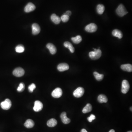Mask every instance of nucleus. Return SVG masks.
<instances>
[{"mask_svg": "<svg viewBox=\"0 0 132 132\" xmlns=\"http://www.w3.org/2000/svg\"><path fill=\"white\" fill-rule=\"evenodd\" d=\"M94 51H91L89 53V57L93 60H98L100 58L102 55V51L100 49H96L93 48Z\"/></svg>", "mask_w": 132, "mask_h": 132, "instance_id": "1", "label": "nucleus"}, {"mask_svg": "<svg viewBox=\"0 0 132 132\" xmlns=\"http://www.w3.org/2000/svg\"><path fill=\"white\" fill-rule=\"evenodd\" d=\"M116 12L118 15L120 17H123L127 14L128 12L127 11L126 9L122 4H120L116 10Z\"/></svg>", "mask_w": 132, "mask_h": 132, "instance_id": "2", "label": "nucleus"}, {"mask_svg": "<svg viewBox=\"0 0 132 132\" xmlns=\"http://www.w3.org/2000/svg\"><path fill=\"white\" fill-rule=\"evenodd\" d=\"M0 106L2 109L7 110L10 109L11 106V102L9 99H6L5 101L2 102Z\"/></svg>", "mask_w": 132, "mask_h": 132, "instance_id": "3", "label": "nucleus"}, {"mask_svg": "<svg viewBox=\"0 0 132 132\" xmlns=\"http://www.w3.org/2000/svg\"><path fill=\"white\" fill-rule=\"evenodd\" d=\"M130 87V84L128 81L126 80H123L122 83V92L123 94H126L129 91Z\"/></svg>", "mask_w": 132, "mask_h": 132, "instance_id": "4", "label": "nucleus"}, {"mask_svg": "<svg viewBox=\"0 0 132 132\" xmlns=\"http://www.w3.org/2000/svg\"><path fill=\"white\" fill-rule=\"evenodd\" d=\"M85 30L88 32H94L97 30V26L94 23H91L86 26Z\"/></svg>", "mask_w": 132, "mask_h": 132, "instance_id": "5", "label": "nucleus"}, {"mask_svg": "<svg viewBox=\"0 0 132 132\" xmlns=\"http://www.w3.org/2000/svg\"><path fill=\"white\" fill-rule=\"evenodd\" d=\"M14 76L17 77L22 76L25 73L24 69L21 67L16 68L14 70L13 72Z\"/></svg>", "mask_w": 132, "mask_h": 132, "instance_id": "6", "label": "nucleus"}, {"mask_svg": "<svg viewBox=\"0 0 132 132\" xmlns=\"http://www.w3.org/2000/svg\"><path fill=\"white\" fill-rule=\"evenodd\" d=\"M84 93V89L81 87H79L74 91L73 96L76 98H80L83 95Z\"/></svg>", "mask_w": 132, "mask_h": 132, "instance_id": "7", "label": "nucleus"}, {"mask_svg": "<svg viewBox=\"0 0 132 132\" xmlns=\"http://www.w3.org/2000/svg\"><path fill=\"white\" fill-rule=\"evenodd\" d=\"M62 90L60 88H56L51 93L52 96L55 98H60L62 96Z\"/></svg>", "mask_w": 132, "mask_h": 132, "instance_id": "8", "label": "nucleus"}, {"mask_svg": "<svg viewBox=\"0 0 132 132\" xmlns=\"http://www.w3.org/2000/svg\"><path fill=\"white\" fill-rule=\"evenodd\" d=\"M43 108V103L39 101H36L35 102L34 106V110L35 112H38L42 110Z\"/></svg>", "mask_w": 132, "mask_h": 132, "instance_id": "9", "label": "nucleus"}, {"mask_svg": "<svg viewBox=\"0 0 132 132\" xmlns=\"http://www.w3.org/2000/svg\"><path fill=\"white\" fill-rule=\"evenodd\" d=\"M32 32L33 34L36 35L38 34L41 31V28L38 24L36 23H34L32 25Z\"/></svg>", "mask_w": 132, "mask_h": 132, "instance_id": "10", "label": "nucleus"}, {"mask_svg": "<svg viewBox=\"0 0 132 132\" xmlns=\"http://www.w3.org/2000/svg\"><path fill=\"white\" fill-rule=\"evenodd\" d=\"M36 9L35 5L32 3H28L24 8V11L26 13H29L34 10Z\"/></svg>", "mask_w": 132, "mask_h": 132, "instance_id": "11", "label": "nucleus"}, {"mask_svg": "<svg viewBox=\"0 0 132 132\" xmlns=\"http://www.w3.org/2000/svg\"><path fill=\"white\" fill-rule=\"evenodd\" d=\"M69 66L66 63H63L59 64L57 66L58 70L60 72L67 71L69 69Z\"/></svg>", "mask_w": 132, "mask_h": 132, "instance_id": "12", "label": "nucleus"}, {"mask_svg": "<svg viewBox=\"0 0 132 132\" xmlns=\"http://www.w3.org/2000/svg\"><path fill=\"white\" fill-rule=\"evenodd\" d=\"M61 118L63 123L64 124H68L71 122V120L67 117L66 113L65 112H62L61 115Z\"/></svg>", "mask_w": 132, "mask_h": 132, "instance_id": "13", "label": "nucleus"}, {"mask_svg": "<svg viewBox=\"0 0 132 132\" xmlns=\"http://www.w3.org/2000/svg\"><path fill=\"white\" fill-rule=\"evenodd\" d=\"M47 48L49 49L50 53L52 54H54L56 53V46L52 43H49L47 44L46 46Z\"/></svg>", "mask_w": 132, "mask_h": 132, "instance_id": "14", "label": "nucleus"}, {"mask_svg": "<svg viewBox=\"0 0 132 132\" xmlns=\"http://www.w3.org/2000/svg\"><path fill=\"white\" fill-rule=\"evenodd\" d=\"M51 21L55 24H58L60 22L61 20L59 16L56 15L55 14H53L51 16Z\"/></svg>", "mask_w": 132, "mask_h": 132, "instance_id": "15", "label": "nucleus"}, {"mask_svg": "<svg viewBox=\"0 0 132 132\" xmlns=\"http://www.w3.org/2000/svg\"><path fill=\"white\" fill-rule=\"evenodd\" d=\"M121 68L124 71L131 72L132 71V65L130 64H126L121 65Z\"/></svg>", "mask_w": 132, "mask_h": 132, "instance_id": "16", "label": "nucleus"}, {"mask_svg": "<svg viewBox=\"0 0 132 132\" xmlns=\"http://www.w3.org/2000/svg\"><path fill=\"white\" fill-rule=\"evenodd\" d=\"M112 35L114 36L117 37L119 39H122V32L119 30L115 29L112 31Z\"/></svg>", "mask_w": 132, "mask_h": 132, "instance_id": "17", "label": "nucleus"}, {"mask_svg": "<svg viewBox=\"0 0 132 132\" xmlns=\"http://www.w3.org/2000/svg\"><path fill=\"white\" fill-rule=\"evenodd\" d=\"M64 46L68 48L71 53H73L75 52V48L72 44L69 41H65L64 44Z\"/></svg>", "mask_w": 132, "mask_h": 132, "instance_id": "18", "label": "nucleus"}, {"mask_svg": "<svg viewBox=\"0 0 132 132\" xmlns=\"http://www.w3.org/2000/svg\"><path fill=\"white\" fill-rule=\"evenodd\" d=\"M34 121L31 119L27 120L24 124V126L28 128H32L34 127Z\"/></svg>", "mask_w": 132, "mask_h": 132, "instance_id": "19", "label": "nucleus"}, {"mask_svg": "<svg viewBox=\"0 0 132 132\" xmlns=\"http://www.w3.org/2000/svg\"><path fill=\"white\" fill-rule=\"evenodd\" d=\"M47 124L49 127H54L57 124V122L55 119H50L47 121Z\"/></svg>", "mask_w": 132, "mask_h": 132, "instance_id": "20", "label": "nucleus"}, {"mask_svg": "<svg viewBox=\"0 0 132 132\" xmlns=\"http://www.w3.org/2000/svg\"><path fill=\"white\" fill-rule=\"evenodd\" d=\"M98 100L100 103H103L107 102L108 101V99L107 97L105 95L101 94L98 96Z\"/></svg>", "mask_w": 132, "mask_h": 132, "instance_id": "21", "label": "nucleus"}, {"mask_svg": "<svg viewBox=\"0 0 132 132\" xmlns=\"http://www.w3.org/2000/svg\"><path fill=\"white\" fill-rule=\"evenodd\" d=\"M105 9V6L102 4H99L96 7V11L99 15H102Z\"/></svg>", "mask_w": 132, "mask_h": 132, "instance_id": "22", "label": "nucleus"}, {"mask_svg": "<svg viewBox=\"0 0 132 132\" xmlns=\"http://www.w3.org/2000/svg\"><path fill=\"white\" fill-rule=\"evenodd\" d=\"M92 110V107L90 103H88L86 105V106L84 107L83 109V112L84 113H89Z\"/></svg>", "mask_w": 132, "mask_h": 132, "instance_id": "23", "label": "nucleus"}, {"mask_svg": "<svg viewBox=\"0 0 132 132\" xmlns=\"http://www.w3.org/2000/svg\"><path fill=\"white\" fill-rule=\"evenodd\" d=\"M71 40L74 43L77 44L81 42L82 41V38L81 36L80 35H77L75 37H72Z\"/></svg>", "mask_w": 132, "mask_h": 132, "instance_id": "24", "label": "nucleus"}, {"mask_svg": "<svg viewBox=\"0 0 132 132\" xmlns=\"http://www.w3.org/2000/svg\"><path fill=\"white\" fill-rule=\"evenodd\" d=\"M94 75L96 79L99 81H102L104 77V75L103 74H99L98 73L96 72H94Z\"/></svg>", "mask_w": 132, "mask_h": 132, "instance_id": "25", "label": "nucleus"}, {"mask_svg": "<svg viewBox=\"0 0 132 132\" xmlns=\"http://www.w3.org/2000/svg\"><path fill=\"white\" fill-rule=\"evenodd\" d=\"M15 51L18 53H23L25 50L24 46L22 45H18L15 48Z\"/></svg>", "mask_w": 132, "mask_h": 132, "instance_id": "26", "label": "nucleus"}, {"mask_svg": "<svg viewBox=\"0 0 132 132\" xmlns=\"http://www.w3.org/2000/svg\"><path fill=\"white\" fill-rule=\"evenodd\" d=\"M25 89V84L24 83H21L20 84L19 86L17 88L18 91L19 92H21L23 91Z\"/></svg>", "mask_w": 132, "mask_h": 132, "instance_id": "27", "label": "nucleus"}, {"mask_svg": "<svg viewBox=\"0 0 132 132\" xmlns=\"http://www.w3.org/2000/svg\"><path fill=\"white\" fill-rule=\"evenodd\" d=\"M61 20L64 22H68L69 19V16L66 15H64L61 16Z\"/></svg>", "mask_w": 132, "mask_h": 132, "instance_id": "28", "label": "nucleus"}, {"mask_svg": "<svg viewBox=\"0 0 132 132\" xmlns=\"http://www.w3.org/2000/svg\"><path fill=\"white\" fill-rule=\"evenodd\" d=\"M36 85L35 84L32 83L30 84V85L28 87V90H29V92H32L36 88Z\"/></svg>", "mask_w": 132, "mask_h": 132, "instance_id": "29", "label": "nucleus"}, {"mask_svg": "<svg viewBox=\"0 0 132 132\" xmlns=\"http://www.w3.org/2000/svg\"><path fill=\"white\" fill-rule=\"evenodd\" d=\"M96 118V116L93 114H91L90 117L87 118V120L89 122H91L93 120H95Z\"/></svg>", "mask_w": 132, "mask_h": 132, "instance_id": "30", "label": "nucleus"}, {"mask_svg": "<svg viewBox=\"0 0 132 132\" xmlns=\"http://www.w3.org/2000/svg\"><path fill=\"white\" fill-rule=\"evenodd\" d=\"M71 14H72V13H71V11H66V13L64 14V15H66L69 16L71 15Z\"/></svg>", "mask_w": 132, "mask_h": 132, "instance_id": "31", "label": "nucleus"}, {"mask_svg": "<svg viewBox=\"0 0 132 132\" xmlns=\"http://www.w3.org/2000/svg\"><path fill=\"white\" fill-rule=\"evenodd\" d=\"M81 132H88L87 131L86 129H82V130L81 131Z\"/></svg>", "mask_w": 132, "mask_h": 132, "instance_id": "32", "label": "nucleus"}, {"mask_svg": "<svg viewBox=\"0 0 132 132\" xmlns=\"http://www.w3.org/2000/svg\"><path fill=\"white\" fill-rule=\"evenodd\" d=\"M109 132H115V131L114 130H113V129H112V130H110V131H109Z\"/></svg>", "mask_w": 132, "mask_h": 132, "instance_id": "33", "label": "nucleus"}, {"mask_svg": "<svg viewBox=\"0 0 132 132\" xmlns=\"http://www.w3.org/2000/svg\"><path fill=\"white\" fill-rule=\"evenodd\" d=\"M130 110H131V111H132V107H131L130 108Z\"/></svg>", "mask_w": 132, "mask_h": 132, "instance_id": "34", "label": "nucleus"}, {"mask_svg": "<svg viewBox=\"0 0 132 132\" xmlns=\"http://www.w3.org/2000/svg\"><path fill=\"white\" fill-rule=\"evenodd\" d=\"M132 132V131H128V132Z\"/></svg>", "mask_w": 132, "mask_h": 132, "instance_id": "35", "label": "nucleus"}]
</instances>
